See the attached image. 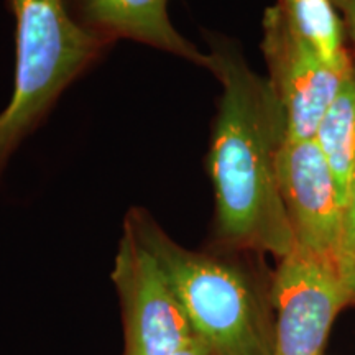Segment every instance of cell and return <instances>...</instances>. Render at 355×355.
Instances as JSON below:
<instances>
[{
	"instance_id": "cell-9",
	"label": "cell",
	"mask_w": 355,
	"mask_h": 355,
	"mask_svg": "<svg viewBox=\"0 0 355 355\" xmlns=\"http://www.w3.org/2000/svg\"><path fill=\"white\" fill-rule=\"evenodd\" d=\"M354 58V55H352ZM345 201L355 165V58L314 135Z\"/></svg>"
},
{
	"instance_id": "cell-2",
	"label": "cell",
	"mask_w": 355,
	"mask_h": 355,
	"mask_svg": "<svg viewBox=\"0 0 355 355\" xmlns=\"http://www.w3.org/2000/svg\"><path fill=\"white\" fill-rule=\"evenodd\" d=\"M125 224L158 261L194 334L214 355H275L270 286L254 270L230 255L180 245L144 209L128 212Z\"/></svg>"
},
{
	"instance_id": "cell-6",
	"label": "cell",
	"mask_w": 355,
	"mask_h": 355,
	"mask_svg": "<svg viewBox=\"0 0 355 355\" xmlns=\"http://www.w3.org/2000/svg\"><path fill=\"white\" fill-rule=\"evenodd\" d=\"M261 28L266 79L286 114L288 139H314L349 69L327 64L293 28L278 0L265 10Z\"/></svg>"
},
{
	"instance_id": "cell-11",
	"label": "cell",
	"mask_w": 355,
	"mask_h": 355,
	"mask_svg": "<svg viewBox=\"0 0 355 355\" xmlns=\"http://www.w3.org/2000/svg\"><path fill=\"white\" fill-rule=\"evenodd\" d=\"M355 265V165L350 173L347 194L344 201L343 227H340L339 248H337V266L343 277Z\"/></svg>"
},
{
	"instance_id": "cell-10",
	"label": "cell",
	"mask_w": 355,
	"mask_h": 355,
	"mask_svg": "<svg viewBox=\"0 0 355 355\" xmlns=\"http://www.w3.org/2000/svg\"><path fill=\"white\" fill-rule=\"evenodd\" d=\"M293 28L332 68L347 71L352 53L345 46V26L332 0H278Z\"/></svg>"
},
{
	"instance_id": "cell-5",
	"label": "cell",
	"mask_w": 355,
	"mask_h": 355,
	"mask_svg": "<svg viewBox=\"0 0 355 355\" xmlns=\"http://www.w3.org/2000/svg\"><path fill=\"white\" fill-rule=\"evenodd\" d=\"M112 282L123 316L122 355H171L196 337L158 261L127 224L115 255Z\"/></svg>"
},
{
	"instance_id": "cell-14",
	"label": "cell",
	"mask_w": 355,
	"mask_h": 355,
	"mask_svg": "<svg viewBox=\"0 0 355 355\" xmlns=\"http://www.w3.org/2000/svg\"><path fill=\"white\" fill-rule=\"evenodd\" d=\"M344 279H345V285L349 288L350 304H355V265L344 275Z\"/></svg>"
},
{
	"instance_id": "cell-1",
	"label": "cell",
	"mask_w": 355,
	"mask_h": 355,
	"mask_svg": "<svg viewBox=\"0 0 355 355\" xmlns=\"http://www.w3.org/2000/svg\"><path fill=\"white\" fill-rule=\"evenodd\" d=\"M207 69L222 86L207 155L216 239L225 252L272 254L279 260L296 247L277 171L288 140L286 114L268 79L229 40H211Z\"/></svg>"
},
{
	"instance_id": "cell-12",
	"label": "cell",
	"mask_w": 355,
	"mask_h": 355,
	"mask_svg": "<svg viewBox=\"0 0 355 355\" xmlns=\"http://www.w3.org/2000/svg\"><path fill=\"white\" fill-rule=\"evenodd\" d=\"M340 17H343L345 35L350 40L354 46V58H355V0H332Z\"/></svg>"
},
{
	"instance_id": "cell-4",
	"label": "cell",
	"mask_w": 355,
	"mask_h": 355,
	"mask_svg": "<svg viewBox=\"0 0 355 355\" xmlns=\"http://www.w3.org/2000/svg\"><path fill=\"white\" fill-rule=\"evenodd\" d=\"M275 355H321L332 322L350 304L349 288L334 260L296 245L270 282Z\"/></svg>"
},
{
	"instance_id": "cell-13",
	"label": "cell",
	"mask_w": 355,
	"mask_h": 355,
	"mask_svg": "<svg viewBox=\"0 0 355 355\" xmlns=\"http://www.w3.org/2000/svg\"><path fill=\"white\" fill-rule=\"evenodd\" d=\"M171 355H214V352L209 349V345L196 336L194 339H191L188 344L183 345L181 349H178L176 352H173Z\"/></svg>"
},
{
	"instance_id": "cell-3",
	"label": "cell",
	"mask_w": 355,
	"mask_h": 355,
	"mask_svg": "<svg viewBox=\"0 0 355 355\" xmlns=\"http://www.w3.org/2000/svg\"><path fill=\"white\" fill-rule=\"evenodd\" d=\"M17 25L13 94L0 114V170L24 137L109 42L78 24L66 0H8Z\"/></svg>"
},
{
	"instance_id": "cell-7",
	"label": "cell",
	"mask_w": 355,
	"mask_h": 355,
	"mask_svg": "<svg viewBox=\"0 0 355 355\" xmlns=\"http://www.w3.org/2000/svg\"><path fill=\"white\" fill-rule=\"evenodd\" d=\"M277 171L296 245L337 263L344 198L318 141L288 139Z\"/></svg>"
},
{
	"instance_id": "cell-8",
	"label": "cell",
	"mask_w": 355,
	"mask_h": 355,
	"mask_svg": "<svg viewBox=\"0 0 355 355\" xmlns=\"http://www.w3.org/2000/svg\"><path fill=\"white\" fill-rule=\"evenodd\" d=\"M69 12L105 42L127 38L207 68L204 55L173 26L170 0H66Z\"/></svg>"
}]
</instances>
